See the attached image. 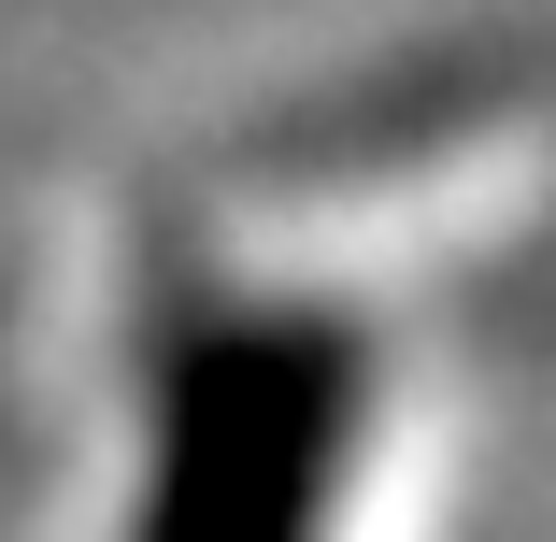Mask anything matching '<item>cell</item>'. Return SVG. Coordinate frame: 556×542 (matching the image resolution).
<instances>
[{
  "mask_svg": "<svg viewBox=\"0 0 556 542\" xmlns=\"http://www.w3.org/2000/svg\"><path fill=\"white\" fill-rule=\"evenodd\" d=\"M357 400H371L357 329H300V314L214 329L172 371L143 542H314L328 471L357 443Z\"/></svg>",
  "mask_w": 556,
  "mask_h": 542,
  "instance_id": "6da1fadb",
  "label": "cell"
}]
</instances>
